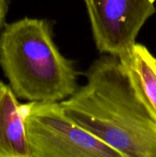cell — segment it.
I'll return each instance as SVG.
<instances>
[{
	"label": "cell",
	"instance_id": "6da1fadb",
	"mask_svg": "<svg viewBox=\"0 0 156 157\" xmlns=\"http://www.w3.org/2000/svg\"><path fill=\"white\" fill-rule=\"evenodd\" d=\"M87 83L61 101L64 113L123 157H156V121L117 56L95 60Z\"/></svg>",
	"mask_w": 156,
	"mask_h": 157
},
{
	"label": "cell",
	"instance_id": "8992f818",
	"mask_svg": "<svg viewBox=\"0 0 156 157\" xmlns=\"http://www.w3.org/2000/svg\"><path fill=\"white\" fill-rule=\"evenodd\" d=\"M117 57L136 93L156 121V58L145 45L136 42Z\"/></svg>",
	"mask_w": 156,
	"mask_h": 157
},
{
	"label": "cell",
	"instance_id": "52a82bcc",
	"mask_svg": "<svg viewBox=\"0 0 156 157\" xmlns=\"http://www.w3.org/2000/svg\"><path fill=\"white\" fill-rule=\"evenodd\" d=\"M9 11L8 0H0V30H2L6 24V18Z\"/></svg>",
	"mask_w": 156,
	"mask_h": 157
},
{
	"label": "cell",
	"instance_id": "7a4b0ae2",
	"mask_svg": "<svg viewBox=\"0 0 156 157\" xmlns=\"http://www.w3.org/2000/svg\"><path fill=\"white\" fill-rule=\"evenodd\" d=\"M0 67L17 98L27 101L61 102L79 87V73L59 51L47 19L24 17L5 24Z\"/></svg>",
	"mask_w": 156,
	"mask_h": 157
},
{
	"label": "cell",
	"instance_id": "277c9868",
	"mask_svg": "<svg viewBox=\"0 0 156 157\" xmlns=\"http://www.w3.org/2000/svg\"><path fill=\"white\" fill-rule=\"evenodd\" d=\"M96 48L119 56L136 43L155 0H84Z\"/></svg>",
	"mask_w": 156,
	"mask_h": 157
},
{
	"label": "cell",
	"instance_id": "5b68a950",
	"mask_svg": "<svg viewBox=\"0 0 156 157\" xmlns=\"http://www.w3.org/2000/svg\"><path fill=\"white\" fill-rule=\"evenodd\" d=\"M17 98L9 84L0 81V157H30Z\"/></svg>",
	"mask_w": 156,
	"mask_h": 157
},
{
	"label": "cell",
	"instance_id": "3957f363",
	"mask_svg": "<svg viewBox=\"0 0 156 157\" xmlns=\"http://www.w3.org/2000/svg\"><path fill=\"white\" fill-rule=\"evenodd\" d=\"M30 157H123L70 119L60 102L21 104Z\"/></svg>",
	"mask_w": 156,
	"mask_h": 157
}]
</instances>
